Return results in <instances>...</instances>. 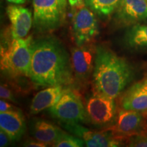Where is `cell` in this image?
<instances>
[{"mask_svg": "<svg viewBox=\"0 0 147 147\" xmlns=\"http://www.w3.org/2000/svg\"><path fill=\"white\" fill-rule=\"evenodd\" d=\"M0 96L1 99L5 100H10L11 102H15V98L12 91L6 86L1 84L0 87Z\"/></svg>", "mask_w": 147, "mask_h": 147, "instance_id": "44dd1931", "label": "cell"}, {"mask_svg": "<svg viewBox=\"0 0 147 147\" xmlns=\"http://www.w3.org/2000/svg\"><path fill=\"white\" fill-rule=\"evenodd\" d=\"M19 110L18 108L14 107L12 104L6 102L5 100L1 99L0 100V113H3V112L13 111V110Z\"/></svg>", "mask_w": 147, "mask_h": 147, "instance_id": "7402d4cb", "label": "cell"}, {"mask_svg": "<svg viewBox=\"0 0 147 147\" xmlns=\"http://www.w3.org/2000/svg\"><path fill=\"white\" fill-rule=\"evenodd\" d=\"M0 127L12 141H18L23 137L26 129L24 116L19 110L0 113Z\"/></svg>", "mask_w": 147, "mask_h": 147, "instance_id": "5bb4252c", "label": "cell"}, {"mask_svg": "<svg viewBox=\"0 0 147 147\" xmlns=\"http://www.w3.org/2000/svg\"><path fill=\"white\" fill-rule=\"evenodd\" d=\"M65 129L83 140L88 147H115L121 144L120 140L115 137L108 129L102 131L90 130L78 123H62Z\"/></svg>", "mask_w": 147, "mask_h": 147, "instance_id": "9c48e42d", "label": "cell"}, {"mask_svg": "<svg viewBox=\"0 0 147 147\" xmlns=\"http://www.w3.org/2000/svg\"><path fill=\"white\" fill-rule=\"evenodd\" d=\"M127 146L131 147H147V134H138L128 138Z\"/></svg>", "mask_w": 147, "mask_h": 147, "instance_id": "ffe728a7", "label": "cell"}, {"mask_svg": "<svg viewBox=\"0 0 147 147\" xmlns=\"http://www.w3.org/2000/svg\"><path fill=\"white\" fill-rule=\"evenodd\" d=\"M121 108L144 113L147 110V78L136 82L120 99Z\"/></svg>", "mask_w": 147, "mask_h": 147, "instance_id": "4fadbf2b", "label": "cell"}, {"mask_svg": "<svg viewBox=\"0 0 147 147\" xmlns=\"http://www.w3.org/2000/svg\"><path fill=\"white\" fill-rule=\"evenodd\" d=\"M95 51L90 47L78 46L71 50V62L74 76L78 80H86L94 69Z\"/></svg>", "mask_w": 147, "mask_h": 147, "instance_id": "30bf717a", "label": "cell"}, {"mask_svg": "<svg viewBox=\"0 0 147 147\" xmlns=\"http://www.w3.org/2000/svg\"><path fill=\"white\" fill-rule=\"evenodd\" d=\"M144 114L142 112L121 108L113 125L107 128L115 137L121 140L131 136L142 133L144 125Z\"/></svg>", "mask_w": 147, "mask_h": 147, "instance_id": "ba28073f", "label": "cell"}, {"mask_svg": "<svg viewBox=\"0 0 147 147\" xmlns=\"http://www.w3.org/2000/svg\"><path fill=\"white\" fill-rule=\"evenodd\" d=\"M144 115L146 116V117H147V110H146V111H144Z\"/></svg>", "mask_w": 147, "mask_h": 147, "instance_id": "83f0119b", "label": "cell"}, {"mask_svg": "<svg viewBox=\"0 0 147 147\" xmlns=\"http://www.w3.org/2000/svg\"><path fill=\"white\" fill-rule=\"evenodd\" d=\"M85 143L83 140L75 136L69 135L63 131L57 140L55 142L53 146L55 147H81L84 146Z\"/></svg>", "mask_w": 147, "mask_h": 147, "instance_id": "d6986e66", "label": "cell"}, {"mask_svg": "<svg viewBox=\"0 0 147 147\" xmlns=\"http://www.w3.org/2000/svg\"><path fill=\"white\" fill-rule=\"evenodd\" d=\"M71 57L59 40L47 37L33 40L29 78L42 87L66 85L74 79Z\"/></svg>", "mask_w": 147, "mask_h": 147, "instance_id": "6da1fadb", "label": "cell"}, {"mask_svg": "<svg viewBox=\"0 0 147 147\" xmlns=\"http://www.w3.org/2000/svg\"><path fill=\"white\" fill-rule=\"evenodd\" d=\"M60 128L42 119H36L31 127V134L35 140L53 145L62 134Z\"/></svg>", "mask_w": 147, "mask_h": 147, "instance_id": "2e32d148", "label": "cell"}, {"mask_svg": "<svg viewBox=\"0 0 147 147\" xmlns=\"http://www.w3.org/2000/svg\"><path fill=\"white\" fill-rule=\"evenodd\" d=\"M122 0H84V4L100 16H108L116 10Z\"/></svg>", "mask_w": 147, "mask_h": 147, "instance_id": "e0dca14e", "label": "cell"}, {"mask_svg": "<svg viewBox=\"0 0 147 147\" xmlns=\"http://www.w3.org/2000/svg\"><path fill=\"white\" fill-rule=\"evenodd\" d=\"M24 146H29V147H45L48 145L45 143L40 142V141L35 140H27L23 144Z\"/></svg>", "mask_w": 147, "mask_h": 147, "instance_id": "cb8c5ba5", "label": "cell"}, {"mask_svg": "<svg viewBox=\"0 0 147 147\" xmlns=\"http://www.w3.org/2000/svg\"><path fill=\"white\" fill-rule=\"evenodd\" d=\"M114 100L97 92L89 97L85 108L87 118L91 124L106 129L113 125L117 116Z\"/></svg>", "mask_w": 147, "mask_h": 147, "instance_id": "8992f818", "label": "cell"}, {"mask_svg": "<svg viewBox=\"0 0 147 147\" xmlns=\"http://www.w3.org/2000/svg\"><path fill=\"white\" fill-rule=\"evenodd\" d=\"M6 11L11 23V36L12 38H26L34 21L30 10L20 5H10Z\"/></svg>", "mask_w": 147, "mask_h": 147, "instance_id": "8fae6325", "label": "cell"}, {"mask_svg": "<svg viewBox=\"0 0 147 147\" xmlns=\"http://www.w3.org/2000/svg\"><path fill=\"white\" fill-rule=\"evenodd\" d=\"M32 36L12 38L7 48L1 47V69L13 76L29 77L32 57Z\"/></svg>", "mask_w": 147, "mask_h": 147, "instance_id": "3957f363", "label": "cell"}, {"mask_svg": "<svg viewBox=\"0 0 147 147\" xmlns=\"http://www.w3.org/2000/svg\"><path fill=\"white\" fill-rule=\"evenodd\" d=\"M11 142H12V141L10 137L4 131L1 129V131H0V146H8Z\"/></svg>", "mask_w": 147, "mask_h": 147, "instance_id": "603a6c76", "label": "cell"}, {"mask_svg": "<svg viewBox=\"0 0 147 147\" xmlns=\"http://www.w3.org/2000/svg\"><path fill=\"white\" fill-rule=\"evenodd\" d=\"M33 25L37 32H52L61 25L65 13L59 0H33Z\"/></svg>", "mask_w": 147, "mask_h": 147, "instance_id": "5b68a950", "label": "cell"}, {"mask_svg": "<svg viewBox=\"0 0 147 147\" xmlns=\"http://www.w3.org/2000/svg\"><path fill=\"white\" fill-rule=\"evenodd\" d=\"M117 18L125 25L147 19V0H122L117 9Z\"/></svg>", "mask_w": 147, "mask_h": 147, "instance_id": "7c38bea8", "label": "cell"}, {"mask_svg": "<svg viewBox=\"0 0 147 147\" xmlns=\"http://www.w3.org/2000/svg\"><path fill=\"white\" fill-rule=\"evenodd\" d=\"M59 1L61 7L63 12L65 14V9H66V5H67V0H59Z\"/></svg>", "mask_w": 147, "mask_h": 147, "instance_id": "484cf974", "label": "cell"}, {"mask_svg": "<svg viewBox=\"0 0 147 147\" xmlns=\"http://www.w3.org/2000/svg\"><path fill=\"white\" fill-rule=\"evenodd\" d=\"M67 1L72 8H76L84 5V0H67Z\"/></svg>", "mask_w": 147, "mask_h": 147, "instance_id": "d4e9b609", "label": "cell"}, {"mask_svg": "<svg viewBox=\"0 0 147 147\" xmlns=\"http://www.w3.org/2000/svg\"><path fill=\"white\" fill-rule=\"evenodd\" d=\"M126 42L131 47H147V25H136L129 31Z\"/></svg>", "mask_w": 147, "mask_h": 147, "instance_id": "ac0fdd59", "label": "cell"}, {"mask_svg": "<svg viewBox=\"0 0 147 147\" xmlns=\"http://www.w3.org/2000/svg\"><path fill=\"white\" fill-rule=\"evenodd\" d=\"M8 2L14 3V4H23L26 0H7Z\"/></svg>", "mask_w": 147, "mask_h": 147, "instance_id": "4316f807", "label": "cell"}, {"mask_svg": "<svg viewBox=\"0 0 147 147\" xmlns=\"http://www.w3.org/2000/svg\"><path fill=\"white\" fill-rule=\"evenodd\" d=\"M49 113L61 123H78L88 119L86 108L80 97L75 92L66 89Z\"/></svg>", "mask_w": 147, "mask_h": 147, "instance_id": "277c9868", "label": "cell"}, {"mask_svg": "<svg viewBox=\"0 0 147 147\" xmlns=\"http://www.w3.org/2000/svg\"><path fill=\"white\" fill-rule=\"evenodd\" d=\"M66 89L63 86L48 87L38 92L33 98L30 105V113L36 115L46 109H49L58 102Z\"/></svg>", "mask_w": 147, "mask_h": 147, "instance_id": "9a60e30c", "label": "cell"}, {"mask_svg": "<svg viewBox=\"0 0 147 147\" xmlns=\"http://www.w3.org/2000/svg\"><path fill=\"white\" fill-rule=\"evenodd\" d=\"M72 31L77 46H83L98 34V24L93 12L85 5L76 8L72 18Z\"/></svg>", "mask_w": 147, "mask_h": 147, "instance_id": "52a82bcc", "label": "cell"}, {"mask_svg": "<svg viewBox=\"0 0 147 147\" xmlns=\"http://www.w3.org/2000/svg\"><path fill=\"white\" fill-rule=\"evenodd\" d=\"M132 75L131 66L124 58L104 46H98L95 49L93 71L95 92L115 99L130 82Z\"/></svg>", "mask_w": 147, "mask_h": 147, "instance_id": "7a4b0ae2", "label": "cell"}]
</instances>
